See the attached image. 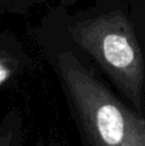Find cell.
Instances as JSON below:
<instances>
[{"mask_svg": "<svg viewBox=\"0 0 145 146\" xmlns=\"http://www.w3.org/2000/svg\"><path fill=\"white\" fill-rule=\"evenodd\" d=\"M61 81L91 146H117L145 136V119L125 106L71 51L57 58Z\"/></svg>", "mask_w": 145, "mask_h": 146, "instance_id": "6da1fadb", "label": "cell"}, {"mask_svg": "<svg viewBox=\"0 0 145 146\" xmlns=\"http://www.w3.org/2000/svg\"><path fill=\"white\" fill-rule=\"evenodd\" d=\"M71 37L99 64L125 96L143 110L144 60L138 38L121 12H109L71 27Z\"/></svg>", "mask_w": 145, "mask_h": 146, "instance_id": "7a4b0ae2", "label": "cell"}, {"mask_svg": "<svg viewBox=\"0 0 145 146\" xmlns=\"http://www.w3.org/2000/svg\"><path fill=\"white\" fill-rule=\"evenodd\" d=\"M15 66H17V63L12 60V58L7 55L0 56V86L12 77V74L14 73Z\"/></svg>", "mask_w": 145, "mask_h": 146, "instance_id": "3957f363", "label": "cell"}, {"mask_svg": "<svg viewBox=\"0 0 145 146\" xmlns=\"http://www.w3.org/2000/svg\"><path fill=\"white\" fill-rule=\"evenodd\" d=\"M0 146H14V129L12 127L0 128Z\"/></svg>", "mask_w": 145, "mask_h": 146, "instance_id": "277c9868", "label": "cell"}, {"mask_svg": "<svg viewBox=\"0 0 145 146\" xmlns=\"http://www.w3.org/2000/svg\"><path fill=\"white\" fill-rule=\"evenodd\" d=\"M117 146H145V136L132 137V139H128L126 141L121 142Z\"/></svg>", "mask_w": 145, "mask_h": 146, "instance_id": "5b68a950", "label": "cell"}]
</instances>
